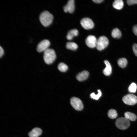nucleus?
Returning a JSON list of instances; mask_svg holds the SVG:
<instances>
[{
    "instance_id": "nucleus-24",
    "label": "nucleus",
    "mask_w": 137,
    "mask_h": 137,
    "mask_svg": "<svg viewBox=\"0 0 137 137\" xmlns=\"http://www.w3.org/2000/svg\"><path fill=\"white\" fill-rule=\"evenodd\" d=\"M132 49L135 55L137 56V44L135 43L132 46Z\"/></svg>"
},
{
    "instance_id": "nucleus-11",
    "label": "nucleus",
    "mask_w": 137,
    "mask_h": 137,
    "mask_svg": "<svg viewBox=\"0 0 137 137\" xmlns=\"http://www.w3.org/2000/svg\"><path fill=\"white\" fill-rule=\"evenodd\" d=\"M89 75V72L85 70L79 73L77 75L76 78L78 80L82 81L87 79Z\"/></svg>"
},
{
    "instance_id": "nucleus-9",
    "label": "nucleus",
    "mask_w": 137,
    "mask_h": 137,
    "mask_svg": "<svg viewBox=\"0 0 137 137\" xmlns=\"http://www.w3.org/2000/svg\"><path fill=\"white\" fill-rule=\"evenodd\" d=\"M97 40L94 36L89 35L86 38L85 43L87 46L90 48L96 47Z\"/></svg>"
},
{
    "instance_id": "nucleus-16",
    "label": "nucleus",
    "mask_w": 137,
    "mask_h": 137,
    "mask_svg": "<svg viewBox=\"0 0 137 137\" xmlns=\"http://www.w3.org/2000/svg\"><path fill=\"white\" fill-rule=\"evenodd\" d=\"M124 6V3L122 0H115L113 4V7L117 9L120 10Z\"/></svg>"
},
{
    "instance_id": "nucleus-27",
    "label": "nucleus",
    "mask_w": 137,
    "mask_h": 137,
    "mask_svg": "<svg viewBox=\"0 0 137 137\" xmlns=\"http://www.w3.org/2000/svg\"><path fill=\"white\" fill-rule=\"evenodd\" d=\"M4 50L3 48L1 47H0V57H1L4 54Z\"/></svg>"
},
{
    "instance_id": "nucleus-5",
    "label": "nucleus",
    "mask_w": 137,
    "mask_h": 137,
    "mask_svg": "<svg viewBox=\"0 0 137 137\" xmlns=\"http://www.w3.org/2000/svg\"><path fill=\"white\" fill-rule=\"evenodd\" d=\"M70 103L73 107L76 110L81 111L83 108L82 101L78 98L72 97L70 99Z\"/></svg>"
},
{
    "instance_id": "nucleus-19",
    "label": "nucleus",
    "mask_w": 137,
    "mask_h": 137,
    "mask_svg": "<svg viewBox=\"0 0 137 137\" xmlns=\"http://www.w3.org/2000/svg\"><path fill=\"white\" fill-rule=\"evenodd\" d=\"M117 115L116 111L114 109H110L108 111V117L111 119H114L116 118Z\"/></svg>"
},
{
    "instance_id": "nucleus-17",
    "label": "nucleus",
    "mask_w": 137,
    "mask_h": 137,
    "mask_svg": "<svg viewBox=\"0 0 137 137\" xmlns=\"http://www.w3.org/2000/svg\"><path fill=\"white\" fill-rule=\"evenodd\" d=\"M66 47V48L68 49L72 50H75L77 48L78 46L74 42H68L67 43Z\"/></svg>"
},
{
    "instance_id": "nucleus-8",
    "label": "nucleus",
    "mask_w": 137,
    "mask_h": 137,
    "mask_svg": "<svg viewBox=\"0 0 137 137\" xmlns=\"http://www.w3.org/2000/svg\"><path fill=\"white\" fill-rule=\"evenodd\" d=\"M80 23L82 27L87 30L92 29L94 26V24L93 21L88 18H85L82 19Z\"/></svg>"
},
{
    "instance_id": "nucleus-10",
    "label": "nucleus",
    "mask_w": 137,
    "mask_h": 137,
    "mask_svg": "<svg viewBox=\"0 0 137 137\" xmlns=\"http://www.w3.org/2000/svg\"><path fill=\"white\" fill-rule=\"evenodd\" d=\"M75 5L74 0H69L67 4L63 7V10L65 12L73 13L75 9Z\"/></svg>"
},
{
    "instance_id": "nucleus-14",
    "label": "nucleus",
    "mask_w": 137,
    "mask_h": 137,
    "mask_svg": "<svg viewBox=\"0 0 137 137\" xmlns=\"http://www.w3.org/2000/svg\"><path fill=\"white\" fill-rule=\"evenodd\" d=\"M78 34V30L74 29L70 30L68 32L67 36V39L69 40H72L74 36H77Z\"/></svg>"
},
{
    "instance_id": "nucleus-28",
    "label": "nucleus",
    "mask_w": 137,
    "mask_h": 137,
    "mask_svg": "<svg viewBox=\"0 0 137 137\" xmlns=\"http://www.w3.org/2000/svg\"><path fill=\"white\" fill-rule=\"evenodd\" d=\"M92 1L96 3H100L102 2L103 0H93Z\"/></svg>"
},
{
    "instance_id": "nucleus-20",
    "label": "nucleus",
    "mask_w": 137,
    "mask_h": 137,
    "mask_svg": "<svg viewBox=\"0 0 137 137\" xmlns=\"http://www.w3.org/2000/svg\"><path fill=\"white\" fill-rule=\"evenodd\" d=\"M118 64L119 66L122 68L126 67L127 64V61L125 58H123L119 59L117 61Z\"/></svg>"
},
{
    "instance_id": "nucleus-7",
    "label": "nucleus",
    "mask_w": 137,
    "mask_h": 137,
    "mask_svg": "<svg viewBox=\"0 0 137 137\" xmlns=\"http://www.w3.org/2000/svg\"><path fill=\"white\" fill-rule=\"evenodd\" d=\"M50 42L48 40L44 39L40 42L38 44L36 50L39 52H44L50 45Z\"/></svg>"
},
{
    "instance_id": "nucleus-26",
    "label": "nucleus",
    "mask_w": 137,
    "mask_h": 137,
    "mask_svg": "<svg viewBox=\"0 0 137 137\" xmlns=\"http://www.w3.org/2000/svg\"><path fill=\"white\" fill-rule=\"evenodd\" d=\"M132 30L133 33L137 35V25H135L133 27Z\"/></svg>"
},
{
    "instance_id": "nucleus-18",
    "label": "nucleus",
    "mask_w": 137,
    "mask_h": 137,
    "mask_svg": "<svg viewBox=\"0 0 137 137\" xmlns=\"http://www.w3.org/2000/svg\"><path fill=\"white\" fill-rule=\"evenodd\" d=\"M111 36L113 38H119L121 36V33L118 29L115 28L112 30L111 32Z\"/></svg>"
},
{
    "instance_id": "nucleus-6",
    "label": "nucleus",
    "mask_w": 137,
    "mask_h": 137,
    "mask_svg": "<svg viewBox=\"0 0 137 137\" xmlns=\"http://www.w3.org/2000/svg\"><path fill=\"white\" fill-rule=\"evenodd\" d=\"M122 101L126 104L134 105L137 103V97L133 94H128L123 98Z\"/></svg>"
},
{
    "instance_id": "nucleus-15",
    "label": "nucleus",
    "mask_w": 137,
    "mask_h": 137,
    "mask_svg": "<svg viewBox=\"0 0 137 137\" xmlns=\"http://www.w3.org/2000/svg\"><path fill=\"white\" fill-rule=\"evenodd\" d=\"M125 117L129 120L134 121L137 118V116L134 114L129 112H125L124 114Z\"/></svg>"
},
{
    "instance_id": "nucleus-4",
    "label": "nucleus",
    "mask_w": 137,
    "mask_h": 137,
    "mask_svg": "<svg viewBox=\"0 0 137 137\" xmlns=\"http://www.w3.org/2000/svg\"><path fill=\"white\" fill-rule=\"evenodd\" d=\"M109 43L108 40L106 37L101 36L97 40L96 47L98 50L101 51L108 46Z\"/></svg>"
},
{
    "instance_id": "nucleus-12",
    "label": "nucleus",
    "mask_w": 137,
    "mask_h": 137,
    "mask_svg": "<svg viewBox=\"0 0 137 137\" xmlns=\"http://www.w3.org/2000/svg\"><path fill=\"white\" fill-rule=\"evenodd\" d=\"M104 62L106 65V67L103 70V73L106 76H109L112 73L111 66L108 61L105 60Z\"/></svg>"
},
{
    "instance_id": "nucleus-25",
    "label": "nucleus",
    "mask_w": 137,
    "mask_h": 137,
    "mask_svg": "<svg viewBox=\"0 0 137 137\" xmlns=\"http://www.w3.org/2000/svg\"><path fill=\"white\" fill-rule=\"evenodd\" d=\"M127 2L128 5H131L137 4V0H127Z\"/></svg>"
},
{
    "instance_id": "nucleus-22",
    "label": "nucleus",
    "mask_w": 137,
    "mask_h": 137,
    "mask_svg": "<svg viewBox=\"0 0 137 137\" xmlns=\"http://www.w3.org/2000/svg\"><path fill=\"white\" fill-rule=\"evenodd\" d=\"M98 93L97 94H95L94 93H92L90 95V97L92 98L95 100H98L102 95V93L100 90H98Z\"/></svg>"
},
{
    "instance_id": "nucleus-13",
    "label": "nucleus",
    "mask_w": 137,
    "mask_h": 137,
    "mask_svg": "<svg viewBox=\"0 0 137 137\" xmlns=\"http://www.w3.org/2000/svg\"><path fill=\"white\" fill-rule=\"evenodd\" d=\"M42 133V130L38 128H35L33 129L28 133L29 137H38Z\"/></svg>"
},
{
    "instance_id": "nucleus-2",
    "label": "nucleus",
    "mask_w": 137,
    "mask_h": 137,
    "mask_svg": "<svg viewBox=\"0 0 137 137\" xmlns=\"http://www.w3.org/2000/svg\"><path fill=\"white\" fill-rule=\"evenodd\" d=\"M44 52L43 58L45 62L47 64H52L56 57L54 50L52 49L48 48Z\"/></svg>"
},
{
    "instance_id": "nucleus-3",
    "label": "nucleus",
    "mask_w": 137,
    "mask_h": 137,
    "mask_svg": "<svg viewBox=\"0 0 137 137\" xmlns=\"http://www.w3.org/2000/svg\"><path fill=\"white\" fill-rule=\"evenodd\" d=\"M115 124L116 127L121 130H125L128 128L130 125L129 120L125 117H120L116 121Z\"/></svg>"
},
{
    "instance_id": "nucleus-21",
    "label": "nucleus",
    "mask_w": 137,
    "mask_h": 137,
    "mask_svg": "<svg viewBox=\"0 0 137 137\" xmlns=\"http://www.w3.org/2000/svg\"><path fill=\"white\" fill-rule=\"evenodd\" d=\"M58 68L59 71L62 72L66 71L68 68L67 66L63 63H60L58 66Z\"/></svg>"
},
{
    "instance_id": "nucleus-23",
    "label": "nucleus",
    "mask_w": 137,
    "mask_h": 137,
    "mask_svg": "<svg viewBox=\"0 0 137 137\" xmlns=\"http://www.w3.org/2000/svg\"><path fill=\"white\" fill-rule=\"evenodd\" d=\"M137 85L134 83H132L129 87L128 90L131 93H135L136 90Z\"/></svg>"
},
{
    "instance_id": "nucleus-1",
    "label": "nucleus",
    "mask_w": 137,
    "mask_h": 137,
    "mask_svg": "<svg viewBox=\"0 0 137 137\" xmlns=\"http://www.w3.org/2000/svg\"><path fill=\"white\" fill-rule=\"evenodd\" d=\"M39 19L42 25L44 27H47L49 26L52 23L53 16L48 11H45L40 14Z\"/></svg>"
}]
</instances>
